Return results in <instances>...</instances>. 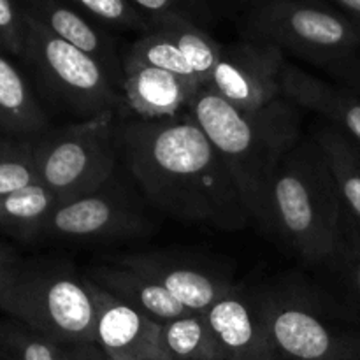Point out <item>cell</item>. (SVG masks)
Listing matches in <instances>:
<instances>
[{"mask_svg": "<svg viewBox=\"0 0 360 360\" xmlns=\"http://www.w3.org/2000/svg\"><path fill=\"white\" fill-rule=\"evenodd\" d=\"M116 143L134 183L162 213L220 231L252 224L224 158L186 109L164 120L120 118Z\"/></svg>", "mask_w": 360, "mask_h": 360, "instance_id": "cell-1", "label": "cell"}, {"mask_svg": "<svg viewBox=\"0 0 360 360\" xmlns=\"http://www.w3.org/2000/svg\"><path fill=\"white\" fill-rule=\"evenodd\" d=\"M186 111L224 158L250 220L262 231L274 172L302 137L299 108L281 97L248 111L204 86L190 98Z\"/></svg>", "mask_w": 360, "mask_h": 360, "instance_id": "cell-2", "label": "cell"}, {"mask_svg": "<svg viewBox=\"0 0 360 360\" xmlns=\"http://www.w3.org/2000/svg\"><path fill=\"white\" fill-rule=\"evenodd\" d=\"M345 206L315 137H301L273 176L262 232L292 255L326 266L338 248Z\"/></svg>", "mask_w": 360, "mask_h": 360, "instance_id": "cell-3", "label": "cell"}, {"mask_svg": "<svg viewBox=\"0 0 360 360\" xmlns=\"http://www.w3.org/2000/svg\"><path fill=\"white\" fill-rule=\"evenodd\" d=\"M243 37L269 42L360 94V32L327 0H255Z\"/></svg>", "mask_w": 360, "mask_h": 360, "instance_id": "cell-4", "label": "cell"}, {"mask_svg": "<svg viewBox=\"0 0 360 360\" xmlns=\"http://www.w3.org/2000/svg\"><path fill=\"white\" fill-rule=\"evenodd\" d=\"M0 311L55 345L95 341V301L90 280L72 264L21 262L0 292Z\"/></svg>", "mask_w": 360, "mask_h": 360, "instance_id": "cell-5", "label": "cell"}, {"mask_svg": "<svg viewBox=\"0 0 360 360\" xmlns=\"http://www.w3.org/2000/svg\"><path fill=\"white\" fill-rule=\"evenodd\" d=\"M25 11V9H23ZM27 62L42 91L58 108L81 120L115 115L129 118L125 97L91 56L74 48L25 13Z\"/></svg>", "mask_w": 360, "mask_h": 360, "instance_id": "cell-6", "label": "cell"}, {"mask_svg": "<svg viewBox=\"0 0 360 360\" xmlns=\"http://www.w3.org/2000/svg\"><path fill=\"white\" fill-rule=\"evenodd\" d=\"M118 120L101 115L49 129L32 141L37 179L56 197V204L88 195L116 174Z\"/></svg>", "mask_w": 360, "mask_h": 360, "instance_id": "cell-7", "label": "cell"}, {"mask_svg": "<svg viewBox=\"0 0 360 360\" xmlns=\"http://www.w3.org/2000/svg\"><path fill=\"white\" fill-rule=\"evenodd\" d=\"M151 220L118 172L95 192L60 202L42 221L37 239L62 243H112L150 234Z\"/></svg>", "mask_w": 360, "mask_h": 360, "instance_id": "cell-8", "label": "cell"}, {"mask_svg": "<svg viewBox=\"0 0 360 360\" xmlns=\"http://www.w3.org/2000/svg\"><path fill=\"white\" fill-rule=\"evenodd\" d=\"M278 360H360V329H340L299 295L260 292Z\"/></svg>", "mask_w": 360, "mask_h": 360, "instance_id": "cell-9", "label": "cell"}, {"mask_svg": "<svg viewBox=\"0 0 360 360\" xmlns=\"http://www.w3.org/2000/svg\"><path fill=\"white\" fill-rule=\"evenodd\" d=\"M285 53L269 42L243 37L224 44L207 88L241 109H260L281 98Z\"/></svg>", "mask_w": 360, "mask_h": 360, "instance_id": "cell-10", "label": "cell"}, {"mask_svg": "<svg viewBox=\"0 0 360 360\" xmlns=\"http://www.w3.org/2000/svg\"><path fill=\"white\" fill-rule=\"evenodd\" d=\"M111 262L130 267L153 280L188 311H207L236 287L218 269L179 253L139 252L115 257Z\"/></svg>", "mask_w": 360, "mask_h": 360, "instance_id": "cell-11", "label": "cell"}, {"mask_svg": "<svg viewBox=\"0 0 360 360\" xmlns=\"http://www.w3.org/2000/svg\"><path fill=\"white\" fill-rule=\"evenodd\" d=\"M225 360H278L262 294L234 287L206 311Z\"/></svg>", "mask_w": 360, "mask_h": 360, "instance_id": "cell-12", "label": "cell"}, {"mask_svg": "<svg viewBox=\"0 0 360 360\" xmlns=\"http://www.w3.org/2000/svg\"><path fill=\"white\" fill-rule=\"evenodd\" d=\"M90 287L95 301V343L112 360L165 359L160 350L162 323L125 304L91 280Z\"/></svg>", "mask_w": 360, "mask_h": 360, "instance_id": "cell-13", "label": "cell"}, {"mask_svg": "<svg viewBox=\"0 0 360 360\" xmlns=\"http://www.w3.org/2000/svg\"><path fill=\"white\" fill-rule=\"evenodd\" d=\"M21 4L25 13L44 25L56 37L91 56L115 86L122 90L123 53H120L115 35L105 25L95 21L67 0H21Z\"/></svg>", "mask_w": 360, "mask_h": 360, "instance_id": "cell-14", "label": "cell"}, {"mask_svg": "<svg viewBox=\"0 0 360 360\" xmlns=\"http://www.w3.org/2000/svg\"><path fill=\"white\" fill-rule=\"evenodd\" d=\"M200 88L167 70L123 56V97L129 115L164 120L185 111Z\"/></svg>", "mask_w": 360, "mask_h": 360, "instance_id": "cell-15", "label": "cell"}, {"mask_svg": "<svg viewBox=\"0 0 360 360\" xmlns=\"http://www.w3.org/2000/svg\"><path fill=\"white\" fill-rule=\"evenodd\" d=\"M281 95L299 109L313 111L333 123L360 146V94L285 62Z\"/></svg>", "mask_w": 360, "mask_h": 360, "instance_id": "cell-16", "label": "cell"}, {"mask_svg": "<svg viewBox=\"0 0 360 360\" xmlns=\"http://www.w3.org/2000/svg\"><path fill=\"white\" fill-rule=\"evenodd\" d=\"M86 276L120 301L132 306L158 323L171 322L178 316L192 313L181 302L176 301L165 288L127 266L112 262L95 266L88 269Z\"/></svg>", "mask_w": 360, "mask_h": 360, "instance_id": "cell-17", "label": "cell"}, {"mask_svg": "<svg viewBox=\"0 0 360 360\" xmlns=\"http://www.w3.org/2000/svg\"><path fill=\"white\" fill-rule=\"evenodd\" d=\"M49 129L48 115L27 77L0 49V132L34 141Z\"/></svg>", "mask_w": 360, "mask_h": 360, "instance_id": "cell-18", "label": "cell"}, {"mask_svg": "<svg viewBox=\"0 0 360 360\" xmlns=\"http://www.w3.org/2000/svg\"><path fill=\"white\" fill-rule=\"evenodd\" d=\"M160 350L169 360H225L206 311H192L160 327Z\"/></svg>", "mask_w": 360, "mask_h": 360, "instance_id": "cell-19", "label": "cell"}, {"mask_svg": "<svg viewBox=\"0 0 360 360\" xmlns=\"http://www.w3.org/2000/svg\"><path fill=\"white\" fill-rule=\"evenodd\" d=\"M322 148L345 210L360 221V146L336 127H322L313 136Z\"/></svg>", "mask_w": 360, "mask_h": 360, "instance_id": "cell-20", "label": "cell"}, {"mask_svg": "<svg viewBox=\"0 0 360 360\" xmlns=\"http://www.w3.org/2000/svg\"><path fill=\"white\" fill-rule=\"evenodd\" d=\"M148 32H158L171 39L190 63L202 88L207 86V81L217 67L221 48H224V44H220L207 32V28L199 27L183 18L167 16L151 18Z\"/></svg>", "mask_w": 360, "mask_h": 360, "instance_id": "cell-21", "label": "cell"}, {"mask_svg": "<svg viewBox=\"0 0 360 360\" xmlns=\"http://www.w3.org/2000/svg\"><path fill=\"white\" fill-rule=\"evenodd\" d=\"M56 197L41 183L0 195V231L21 241H35Z\"/></svg>", "mask_w": 360, "mask_h": 360, "instance_id": "cell-22", "label": "cell"}, {"mask_svg": "<svg viewBox=\"0 0 360 360\" xmlns=\"http://www.w3.org/2000/svg\"><path fill=\"white\" fill-rule=\"evenodd\" d=\"M326 266H333L336 269L347 294L350 311L354 313L352 316L357 320L360 329V221L347 210L343 211L338 248Z\"/></svg>", "mask_w": 360, "mask_h": 360, "instance_id": "cell-23", "label": "cell"}, {"mask_svg": "<svg viewBox=\"0 0 360 360\" xmlns=\"http://www.w3.org/2000/svg\"><path fill=\"white\" fill-rule=\"evenodd\" d=\"M123 56L132 58L136 62L146 63L150 67H157V69L167 70V72L176 74V76L183 77V79L190 81V83L197 84L202 88L200 81L197 79L195 72L186 62L183 53L179 51L178 46L167 39L165 35L158 34V32H146L141 34L129 48L123 51Z\"/></svg>", "mask_w": 360, "mask_h": 360, "instance_id": "cell-24", "label": "cell"}, {"mask_svg": "<svg viewBox=\"0 0 360 360\" xmlns=\"http://www.w3.org/2000/svg\"><path fill=\"white\" fill-rule=\"evenodd\" d=\"M0 360H58V345L14 319H0Z\"/></svg>", "mask_w": 360, "mask_h": 360, "instance_id": "cell-25", "label": "cell"}, {"mask_svg": "<svg viewBox=\"0 0 360 360\" xmlns=\"http://www.w3.org/2000/svg\"><path fill=\"white\" fill-rule=\"evenodd\" d=\"M39 183L32 141L0 136V195Z\"/></svg>", "mask_w": 360, "mask_h": 360, "instance_id": "cell-26", "label": "cell"}, {"mask_svg": "<svg viewBox=\"0 0 360 360\" xmlns=\"http://www.w3.org/2000/svg\"><path fill=\"white\" fill-rule=\"evenodd\" d=\"M108 28L132 30L146 34L150 30V18L144 16L129 0H67Z\"/></svg>", "mask_w": 360, "mask_h": 360, "instance_id": "cell-27", "label": "cell"}, {"mask_svg": "<svg viewBox=\"0 0 360 360\" xmlns=\"http://www.w3.org/2000/svg\"><path fill=\"white\" fill-rule=\"evenodd\" d=\"M146 18H183L207 28L214 21V9L210 0H129Z\"/></svg>", "mask_w": 360, "mask_h": 360, "instance_id": "cell-28", "label": "cell"}, {"mask_svg": "<svg viewBox=\"0 0 360 360\" xmlns=\"http://www.w3.org/2000/svg\"><path fill=\"white\" fill-rule=\"evenodd\" d=\"M0 49L13 56H23L25 11L21 0H0Z\"/></svg>", "mask_w": 360, "mask_h": 360, "instance_id": "cell-29", "label": "cell"}, {"mask_svg": "<svg viewBox=\"0 0 360 360\" xmlns=\"http://www.w3.org/2000/svg\"><path fill=\"white\" fill-rule=\"evenodd\" d=\"M58 360H112L95 341L58 345Z\"/></svg>", "mask_w": 360, "mask_h": 360, "instance_id": "cell-30", "label": "cell"}, {"mask_svg": "<svg viewBox=\"0 0 360 360\" xmlns=\"http://www.w3.org/2000/svg\"><path fill=\"white\" fill-rule=\"evenodd\" d=\"M21 262L23 260L14 253V250L0 241V292L9 285V281L16 274L18 267L21 266Z\"/></svg>", "mask_w": 360, "mask_h": 360, "instance_id": "cell-31", "label": "cell"}, {"mask_svg": "<svg viewBox=\"0 0 360 360\" xmlns=\"http://www.w3.org/2000/svg\"><path fill=\"white\" fill-rule=\"evenodd\" d=\"M345 14L360 32V0H327Z\"/></svg>", "mask_w": 360, "mask_h": 360, "instance_id": "cell-32", "label": "cell"}, {"mask_svg": "<svg viewBox=\"0 0 360 360\" xmlns=\"http://www.w3.org/2000/svg\"><path fill=\"white\" fill-rule=\"evenodd\" d=\"M146 360H169V359H146Z\"/></svg>", "mask_w": 360, "mask_h": 360, "instance_id": "cell-33", "label": "cell"}]
</instances>
